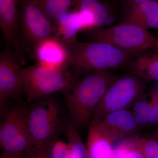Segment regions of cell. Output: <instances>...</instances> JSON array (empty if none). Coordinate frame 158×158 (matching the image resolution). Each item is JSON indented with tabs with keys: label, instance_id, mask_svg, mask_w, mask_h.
<instances>
[{
	"label": "cell",
	"instance_id": "23",
	"mask_svg": "<svg viewBox=\"0 0 158 158\" xmlns=\"http://www.w3.org/2000/svg\"><path fill=\"white\" fill-rule=\"evenodd\" d=\"M150 106L148 114V124L158 123V90H153L151 98L149 101Z\"/></svg>",
	"mask_w": 158,
	"mask_h": 158
},
{
	"label": "cell",
	"instance_id": "27",
	"mask_svg": "<svg viewBox=\"0 0 158 158\" xmlns=\"http://www.w3.org/2000/svg\"><path fill=\"white\" fill-rule=\"evenodd\" d=\"M157 48H158V46H157Z\"/></svg>",
	"mask_w": 158,
	"mask_h": 158
},
{
	"label": "cell",
	"instance_id": "19",
	"mask_svg": "<svg viewBox=\"0 0 158 158\" xmlns=\"http://www.w3.org/2000/svg\"><path fill=\"white\" fill-rule=\"evenodd\" d=\"M54 23L61 14L72 7V0H36ZM55 24V23H54Z\"/></svg>",
	"mask_w": 158,
	"mask_h": 158
},
{
	"label": "cell",
	"instance_id": "6",
	"mask_svg": "<svg viewBox=\"0 0 158 158\" xmlns=\"http://www.w3.org/2000/svg\"><path fill=\"white\" fill-rule=\"evenodd\" d=\"M91 38L94 42L107 44L135 56L158 46V38L148 30L124 22L96 31Z\"/></svg>",
	"mask_w": 158,
	"mask_h": 158
},
{
	"label": "cell",
	"instance_id": "5",
	"mask_svg": "<svg viewBox=\"0 0 158 158\" xmlns=\"http://www.w3.org/2000/svg\"><path fill=\"white\" fill-rule=\"evenodd\" d=\"M23 77L27 103L62 91L77 79L70 68L51 69L38 64L23 69Z\"/></svg>",
	"mask_w": 158,
	"mask_h": 158
},
{
	"label": "cell",
	"instance_id": "4",
	"mask_svg": "<svg viewBox=\"0 0 158 158\" xmlns=\"http://www.w3.org/2000/svg\"><path fill=\"white\" fill-rule=\"evenodd\" d=\"M147 81L127 73L112 84L94 111L91 122L101 121L110 113L132 108L144 94Z\"/></svg>",
	"mask_w": 158,
	"mask_h": 158
},
{
	"label": "cell",
	"instance_id": "25",
	"mask_svg": "<svg viewBox=\"0 0 158 158\" xmlns=\"http://www.w3.org/2000/svg\"><path fill=\"white\" fill-rule=\"evenodd\" d=\"M24 154H16L2 151L0 158H24Z\"/></svg>",
	"mask_w": 158,
	"mask_h": 158
},
{
	"label": "cell",
	"instance_id": "3",
	"mask_svg": "<svg viewBox=\"0 0 158 158\" xmlns=\"http://www.w3.org/2000/svg\"><path fill=\"white\" fill-rule=\"evenodd\" d=\"M27 121L29 132L36 144L52 147L68 120H63L58 102L48 96L37 99L28 106Z\"/></svg>",
	"mask_w": 158,
	"mask_h": 158
},
{
	"label": "cell",
	"instance_id": "22",
	"mask_svg": "<svg viewBox=\"0 0 158 158\" xmlns=\"http://www.w3.org/2000/svg\"><path fill=\"white\" fill-rule=\"evenodd\" d=\"M149 106V101H148L144 94L137 100L132 107L133 116L139 127L148 124Z\"/></svg>",
	"mask_w": 158,
	"mask_h": 158
},
{
	"label": "cell",
	"instance_id": "24",
	"mask_svg": "<svg viewBox=\"0 0 158 158\" xmlns=\"http://www.w3.org/2000/svg\"><path fill=\"white\" fill-rule=\"evenodd\" d=\"M52 147L38 146L25 154L24 158H52Z\"/></svg>",
	"mask_w": 158,
	"mask_h": 158
},
{
	"label": "cell",
	"instance_id": "8",
	"mask_svg": "<svg viewBox=\"0 0 158 158\" xmlns=\"http://www.w3.org/2000/svg\"><path fill=\"white\" fill-rule=\"evenodd\" d=\"M19 31L25 44L30 45L34 51L40 43L55 35V24L36 0H22L18 34Z\"/></svg>",
	"mask_w": 158,
	"mask_h": 158
},
{
	"label": "cell",
	"instance_id": "20",
	"mask_svg": "<svg viewBox=\"0 0 158 158\" xmlns=\"http://www.w3.org/2000/svg\"><path fill=\"white\" fill-rule=\"evenodd\" d=\"M113 158H144L130 138H123L115 142Z\"/></svg>",
	"mask_w": 158,
	"mask_h": 158
},
{
	"label": "cell",
	"instance_id": "1",
	"mask_svg": "<svg viewBox=\"0 0 158 158\" xmlns=\"http://www.w3.org/2000/svg\"><path fill=\"white\" fill-rule=\"evenodd\" d=\"M120 76L110 70L86 74L62 91L69 120L76 128L89 127L94 109Z\"/></svg>",
	"mask_w": 158,
	"mask_h": 158
},
{
	"label": "cell",
	"instance_id": "17",
	"mask_svg": "<svg viewBox=\"0 0 158 158\" xmlns=\"http://www.w3.org/2000/svg\"><path fill=\"white\" fill-rule=\"evenodd\" d=\"M55 35L66 44L77 40V35L83 30V23L76 10L61 14L55 23Z\"/></svg>",
	"mask_w": 158,
	"mask_h": 158
},
{
	"label": "cell",
	"instance_id": "12",
	"mask_svg": "<svg viewBox=\"0 0 158 158\" xmlns=\"http://www.w3.org/2000/svg\"><path fill=\"white\" fill-rule=\"evenodd\" d=\"M22 0H0V27L6 42L12 45L18 54L21 53L18 38L19 9Z\"/></svg>",
	"mask_w": 158,
	"mask_h": 158
},
{
	"label": "cell",
	"instance_id": "26",
	"mask_svg": "<svg viewBox=\"0 0 158 158\" xmlns=\"http://www.w3.org/2000/svg\"><path fill=\"white\" fill-rule=\"evenodd\" d=\"M145 1L146 0H123V2H124L123 3L125 8H127V7Z\"/></svg>",
	"mask_w": 158,
	"mask_h": 158
},
{
	"label": "cell",
	"instance_id": "13",
	"mask_svg": "<svg viewBox=\"0 0 158 158\" xmlns=\"http://www.w3.org/2000/svg\"><path fill=\"white\" fill-rule=\"evenodd\" d=\"M63 133L67 142L64 143L57 138L51 150L52 158H88L86 145L80 138L76 128L69 119Z\"/></svg>",
	"mask_w": 158,
	"mask_h": 158
},
{
	"label": "cell",
	"instance_id": "21",
	"mask_svg": "<svg viewBox=\"0 0 158 158\" xmlns=\"http://www.w3.org/2000/svg\"><path fill=\"white\" fill-rule=\"evenodd\" d=\"M131 141L144 158H158V141L152 138L134 136Z\"/></svg>",
	"mask_w": 158,
	"mask_h": 158
},
{
	"label": "cell",
	"instance_id": "15",
	"mask_svg": "<svg viewBox=\"0 0 158 158\" xmlns=\"http://www.w3.org/2000/svg\"><path fill=\"white\" fill-rule=\"evenodd\" d=\"M123 67L127 73L147 81H158V48L149 49L138 54Z\"/></svg>",
	"mask_w": 158,
	"mask_h": 158
},
{
	"label": "cell",
	"instance_id": "18",
	"mask_svg": "<svg viewBox=\"0 0 158 158\" xmlns=\"http://www.w3.org/2000/svg\"><path fill=\"white\" fill-rule=\"evenodd\" d=\"M74 10L90 15L94 22V28L100 27L107 21V8L98 0H72Z\"/></svg>",
	"mask_w": 158,
	"mask_h": 158
},
{
	"label": "cell",
	"instance_id": "2",
	"mask_svg": "<svg viewBox=\"0 0 158 158\" xmlns=\"http://www.w3.org/2000/svg\"><path fill=\"white\" fill-rule=\"evenodd\" d=\"M66 44L70 52L69 68L77 79L93 72L124 67L135 56L105 43L76 40Z\"/></svg>",
	"mask_w": 158,
	"mask_h": 158
},
{
	"label": "cell",
	"instance_id": "14",
	"mask_svg": "<svg viewBox=\"0 0 158 158\" xmlns=\"http://www.w3.org/2000/svg\"><path fill=\"white\" fill-rule=\"evenodd\" d=\"M122 22L129 23L142 28L158 29V2L146 0L127 7Z\"/></svg>",
	"mask_w": 158,
	"mask_h": 158
},
{
	"label": "cell",
	"instance_id": "10",
	"mask_svg": "<svg viewBox=\"0 0 158 158\" xmlns=\"http://www.w3.org/2000/svg\"><path fill=\"white\" fill-rule=\"evenodd\" d=\"M37 64L53 69L69 68L70 52L68 45L54 35L43 40L34 50Z\"/></svg>",
	"mask_w": 158,
	"mask_h": 158
},
{
	"label": "cell",
	"instance_id": "7",
	"mask_svg": "<svg viewBox=\"0 0 158 158\" xmlns=\"http://www.w3.org/2000/svg\"><path fill=\"white\" fill-rule=\"evenodd\" d=\"M28 106L19 104L9 113L0 127V145L2 151L24 154L38 146L29 132Z\"/></svg>",
	"mask_w": 158,
	"mask_h": 158
},
{
	"label": "cell",
	"instance_id": "11",
	"mask_svg": "<svg viewBox=\"0 0 158 158\" xmlns=\"http://www.w3.org/2000/svg\"><path fill=\"white\" fill-rule=\"evenodd\" d=\"M120 138L102 120L91 122L86 145L88 158H113V144Z\"/></svg>",
	"mask_w": 158,
	"mask_h": 158
},
{
	"label": "cell",
	"instance_id": "16",
	"mask_svg": "<svg viewBox=\"0 0 158 158\" xmlns=\"http://www.w3.org/2000/svg\"><path fill=\"white\" fill-rule=\"evenodd\" d=\"M102 120L122 138L136 136L139 132V127L129 110L113 112Z\"/></svg>",
	"mask_w": 158,
	"mask_h": 158
},
{
	"label": "cell",
	"instance_id": "9",
	"mask_svg": "<svg viewBox=\"0 0 158 158\" xmlns=\"http://www.w3.org/2000/svg\"><path fill=\"white\" fill-rule=\"evenodd\" d=\"M15 51L7 48L0 54V105L8 99L19 100L24 94L23 62Z\"/></svg>",
	"mask_w": 158,
	"mask_h": 158
}]
</instances>
